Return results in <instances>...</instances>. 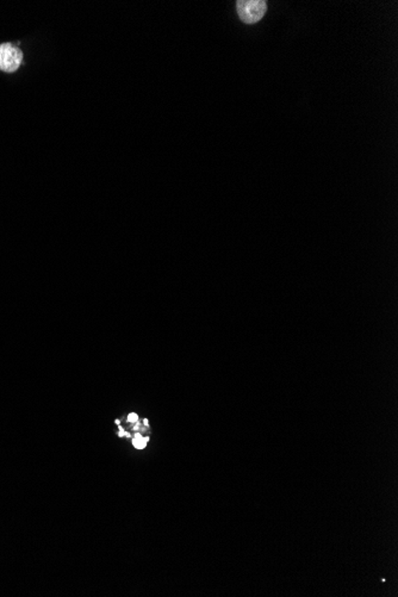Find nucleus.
I'll return each instance as SVG.
<instances>
[{
	"label": "nucleus",
	"mask_w": 398,
	"mask_h": 597,
	"mask_svg": "<svg viewBox=\"0 0 398 597\" xmlns=\"http://www.w3.org/2000/svg\"><path fill=\"white\" fill-rule=\"evenodd\" d=\"M23 61V53L11 43L0 45V71L5 73H13L20 68Z\"/></svg>",
	"instance_id": "f03ea898"
},
{
	"label": "nucleus",
	"mask_w": 398,
	"mask_h": 597,
	"mask_svg": "<svg viewBox=\"0 0 398 597\" xmlns=\"http://www.w3.org/2000/svg\"><path fill=\"white\" fill-rule=\"evenodd\" d=\"M138 415L134 414V413H133V414H131V415H129V416H128V421H129V422H131V423L138 422Z\"/></svg>",
	"instance_id": "20e7f679"
},
{
	"label": "nucleus",
	"mask_w": 398,
	"mask_h": 597,
	"mask_svg": "<svg viewBox=\"0 0 398 597\" xmlns=\"http://www.w3.org/2000/svg\"><path fill=\"white\" fill-rule=\"evenodd\" d=\"M148 441H149V438H145V439H143L142 436L138 433V434L135 435L133 445H134L135 448H138V450H143V448L147 446V443H148Z\"/></svg>",
	"instance_id": "7ed1b4c3"
},
{
	"label": "nucleus",
	"mask_w": 398,
	"mask_h": 597,
	"mask_svg": "<svg viewBox=\"0 0 398 597\" xmlns=\"http://www.w3.org/2000/svg\"><path fill=\"white\" fill-rule=\"evenodd\" d=\"M236 10L241 21L246 24H256L267 11V3L264 0H240L236 3Z\"/></svg>",
	"instance_id": "f257e3e1"
}]
</instances>
